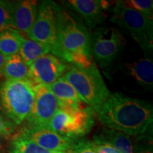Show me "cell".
Wrapping results in <instances>:
<instances>
[{"mask_svg": "<svg viewBox=\"0 0 153 153\" xmlns=\"http://www.w3.org/2000/svg\"><path fill=\"white\" fill-rule=\"evenodd\" d=\"M96 113L101 125L128 136L145 134L152 124V104L120 93L111 94Z\"/></svg>", "mask_w": 153, "mask_h": 153, "instance_id": "6da1fadb", "label": "cell"}, {"mask_svg": "<svg viewBox=\"0 0 153 153\" xmlns=\"http://www.w3.org/2000/svg\"><path fill=\"white\" fill-rule=\"evenodd\" d=\"M90 38L84 24L60 7L57 13L56 39L51 51L52 54L68 64L75 55L92 57Z\"/></svg>", "mask_w": 153, "mask_h": 153, "instance_id": "7a4b0ae2", "label": "cell"}, {"mask_svg": "<svg viewBox=\"0 0 153 153\" xmlns=\"http://www.w3.org/2000/svg\"><path fill=\"white\" fill-rule=\"evenodd\" d=\"M85 103L60 104L47 127L72 140L76 141L89 133L94 124V111Z\"/></svg>", "mask_w": 153, "mask_h": 153, "instance_id": "3957f363", "label": "cell"}, {"mask_svg": "<svg viewBox=\"0 0 153 153\" xmlns=\"http://www.w3.org/2000/svg\"><path fill=\"white\" fill-rule=\"evenodd\" d=\"M62 77L74 88L84 102L94 112L111 95L95 62L88 68L71 66Z\"/></svg>", "mask_w": 153, "mask_h": 153, "instance_id": "277c9868", "label": "cell"}, {"mask_svg": "<svg viewBox=\"0 0 153 153\" xmlns=\"http://www.w3.org/2000/svg\"><path fill=\"white\" fill-rule=\"evenodd\" d=\"M33 87L27 79H6L0 85V109L15 126L24 123L31 110Z\"/></svg>", "mask_w": 153, "mask_h": 153, "instance_id": "5b68a950", "label": "cell"}, {"mask_svg": "<svg viewBox=\"0 0 153 153\" xmlns=\"http://www.w3.org/2000/svg\"><path fill=\"white\" fill-rule=\"evenodd\" d=\"M111 11V21L128 30L146 56H150L153 48V21L126 7L122 1H116Z\"/></svg>", "mask_w": 153, "mask_h": 153, "instance_id": "8992f818", "label": "cell"}, {"mask_svg": "<svg viewBox=\"0 0 153 153\" xmlns=\"http://www.w3.org/2000/svg\"><path fill=\"white\" fill-rule=\"evenodd\" d=\"M91 38V53L102 68L110 66L119 53L123 39L114 27H101Z\"/></svg>", "mask_w": 153, "mask_h": 153, "instance_id": "52a82bcc", "label": "cell"}, {"mask_svg": "<svg viewBox=\"0 0 153 153\" xmlns=\"http://www.w3.org/2000/svg\"><path fill=\"white\" fill-rule=\"evenodd\" d=\"M60 6L53 1H42L36 19L26 37L52 48L56 39L57 13Z\"/></svg>", "mask_w": 153, "mask_h": 153, "instance_id": "ba28073f", "label": "cell"}, {"mask_svg": "<svg viewBox=\"0 0 153 153\" xmlns=\"http://www.w3.org/2000/svg\"><path fill=\"white\" fill-rule=\"evenodd\" d=\"M35 98L31 110L24 120V127H47L59 108V103L49 86H34Z\"/></svg>", "mask_w": 153, "mask_h": 153, "instance_id": "9c48e42d", "label": "cell"}, {"mask_svg": "<svg viewBox=\"0 0 153 153\" xmlns=\"http://www.w3.org/2000/svg\"><path fill=\"white\" fill-rule=\"evenodd\" d=\"M70 65L53 54L47 53L40 57L29 66L27 80L33 86H49L64 75Z\"/></svg>", "mask_w": 153, "mask_h": 153, "instance_id": "30bf717a", "label": "cell"}, {"mask_svg": "<svg viewBox=\"0 0 153 153\" xmlns=\"http://www.w3.org/2000/svg\"><path fill=\"white\" fill-rule=\"evenodd\" d=\"M16 135L28 138L45 150L56 152H67L76 141L72 140L48 127H24Z\"/></svg>", "mask_w": 153, "mask_h": 153, "instance_id": "8fae6325", "label": "cell"}, {"mask_svg": "<svg viewBox=\"0 0 153 153\" xmlns=\"http://www.w3.org/2000/svg\"><path fill=\"white\" fill-rule=\"evenodd\" d=\"M38 6L36 0L14 1L13 19L15 30L28 35L37 17Z\"/></svg>", "mask_w": 153, "mask_h": 153, "instance_id": "7c38bea8", "label": "cell"}, {"mask_svg": "<svg viewBox=\"0 0 153 153\" xmlns=\"http://www.w3.org/2000/svg\"><path fill=\"white\" fill-rule=\"evenodd\" d=\"M67 4L81 15L89 27H95L106 19L101 0H69Z\"/></svg>", "mask_w": 153, "mask_h": 153, "instance_id": "4fadbf2b", "label": "cell"}, {"mask_svg": "<svg viewBox=\"0 0 153 153\" xmlns=\"http://www.w3.org/2000/svg\"><path fill=\"white\" fill-rule=\"evenodd\" d=\"M128 74L143 88L152 91L153 88V63L150 56L126 65Z\"/></svg>", "mask_w": 153, "mask_h": 153, "instance_id": "5bb4252c", "label": "cell"}, {"mask_svg": "<svg viewBox=\"0 0 153 153\" xmlns=\"http://www.w3.org/2000/svg\"><path fill=\"white\" fill-rule=\"evenodd\" d=\"M93 138L94 142L110 144L120 153H134V146L131 137L121 132L104 128L95 134Z\"/></svg>", "mask_w": 153, "mask_h": 153, "instance_id": "9a60e30c", "label": "cell"}, {"mask_svg": "<svg viewBox=\"0 0 153 153\" xmlns=\"http://www.w3.org/2000/svg\"><path fill=\"white\" fill-rule=\"evenodd\" d=\"M49 87L60 104H76L85 103L74 88L62 76L52 85H49Z\"/></svg>", "mask_w": 153, "mask_h": 153, "instance_id": "2e32d148", "label": "cell"}, {"mask_svg": "<svg viewBox=\"0 0 153 153\" xmlns=\"http://www.w3.org/2000/svg\"><path fill=\"white\" fill-rule=\"evenodd\" d=\"M28 67L19 54L6 57L2 74L6 79L24 80L27 79Z\"/></svg>", "mask_w": 153, "mask_h": 153, "instance_id": "e0dca14e", "label": "cell"}, {"mask_svg": "<svg viewBox=\"0 0 153 153\" xmlns=\"http://www.w3.org/2000/svg\"><path fill=\"white\" fill-rule=\"evenodd\" d=\"M51 51V47L48 45L23 37L19 53L24 62L29 67L34 61L49 53Z\"/></svg>", "mask_w": 153, "mask_h": 153, "instance_id": "ac0fdd59", "label": "cell"}, {"mask_svg": "<svg viewBox=\"0 0 153 153\" xmlns=\"http://www.w3.org/2000/svg\"><path fill=\"white\" fill-rule=\"evenodd\" d=\"M23 37L16 30L0 32V53L5 57L19 54Z\"/></svg>", "mask_w": 153, "mask_h": 153, "instance_id": "d6986e66", "label": "cell"}, {"mask_svg": "<svg viewBox=\"0 0 153 153\" xmlns=\"http://www.w3.org/2000/svg\"><path fill=\"white\" fill-rule=\"evenodd\" d=\"M10 153H53L42 148L36 143L20 135H15L10 143Z\"/></svg>", "mask_w": 153, "mask_h": 153, "instance_id": "ffe728a7", "label": "cell"}, {"mask_svg": "<svg viewBox=\"0 0 153 153\" xmlns=\"http://www.w3.org/2000/svg\"><path fill=\"white\" fill-rule=\"evenodd\" d=\"M13 9L14 1L0 0V32L15 30Z\"/></svg>", "mask_w": 153, "mask_h": 153, "instance_id": "44dd1931", "label": "cell"}, {"mask_svg": "<svg viewBox=\"0 0 153 153\" xmlns=\"http://www.w3.org/2000/svg\"><path fill=\"white\" fill-rule=\"evenodd\" d=\"M122 1L126 7L134 9L152 20L153 1L152 0H126Z\"/></svg>", "mask_w": 153, "mask_h": 153, "instance_id": "7402d4cb", "label": "cell"}, {"mask_svg": "<svg viewBox=\"0 0 153 153\" xmlns=\"http://www.w3.org/2000/svg\"><path fill=\"white\" fill-rule=\"evenodd\" d=\"M16 126L0 113V137H9L15 132Z\"/></svg>", "mask_w": 153, "mask_h": 153, "instance_id": "603a6c76", "label": "cell"}, {"mask_svg": "<svg viewBox=\"0 0 153 153\" xmlns=\"http://www.w3.org/2000/svg\"><path fill=\"white\" fill-rule=\"evenodd\" d=\"M67 153H97L90 141L79 140L74 143L73 146Z\"/></svg>", "mask_w": 153, "mask_h": 153, "instance_id": "cb8c5ba5", "label": "cell"}, {"mask_svg": "<svg viewBox=\"0 0 153 153\" xmlns=\"http://www.w3.org/2000/svg\"><path fill=\"white\" fill-rule=\"evenodd\" d=\"M91 145L97 153H120L117 149L105 143L91 142Z\"/></svg>", "mask_w": 153, "mask_h": 153, "instance_id": "d4e9b609", "label": "cell"}, {"mask_svg": "<svg viewBox=\"0 0 153 153\" xmlns=\"http://www.w3.org/2000/svg\"><path fill=\"white\" fill-rule=\"evenodd\" d=\"M134 153H152V144L149 146H135L134 147Z\"/></svg>", "mask_w": 153, "mask_h": 153, "instance_id": "484cf974", "label": "cell"}, {"mask_svg": "<svg viewBox=\"0 0 153 153\" xmlns=\"http://www.w3.org/2000/svg\"><path fill=\"white\" fill-rule=\"evenodd\" d=\"M8 140L7 137H0V153H4L8 147Z\"/></svg>", "mask_w": 153, "mask_h": 153, "instance_id": "4316f807", "label": "cell"}, {"mask_svg": "<svg viewBox=\"0 0 153 153\" xmlns=\"http://www.w3.org/2000/svg\"><path fill=\"white\" fill-rule=\"evenodd\" d=\"M6 60V57L4 56V55L0 53V79H1V78H4L2 72H3V68L4 65Z\"/></svg>", "mask_w": 153, "mask_h": 153, "instance_id": "83f0119b", "label": "cell"}, {"mask_svg": "<svg viewBox=\"0 0 153 153\" xmlns=\"http://www.w3.org/2000/svg\"><path fill=\"white\" fill-rule=\"evenodd\" d=\"M53 153H65V152H54ZM66 153V152H65Z\"/></svg>", "mask_w": 153, "mask_h": 153, "instance_id": "f1b7e54d", "label": "cell"}, {"mask_svg": "<svg viewBox=\"0 0 153 153\" xmlns=\"http://www.w3.org/2000/svg\"></svg>", "mask_w": 153, "mask_h": 153, "instance_id": "f546056e", "label": "cell"}, {"mask_svg": "<svg viewBox=\"0 0 153 153\" xmlns=\"http://www.w3.org/2000/svg\"><path fill=\"white\" fill-rule=\"evenodd\" d=\"M66 153H67V152H66Z\"/></svg>", "mask_w": 153, "mask_h": 153, "instance_id": "4dcf8cb0", "label": "cell"}]
</instances>
